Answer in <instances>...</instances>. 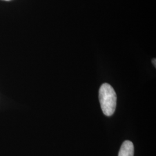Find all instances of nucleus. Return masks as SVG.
Returning <instances> with one entry per match:
<instances>
[{
    "label": "nucleus",
    "instance_id": "f257e3e1",
    "mask_svg": "<svg viewBox=\"0 0 156 156\" xmlns=\"http://www.w3.org/2000/svg\"><path fill=\"white\" fill-rule=\"evenodd\" d=\"M99 100L101 109L107 116H112L116 110L117 96L109 84H102L99 90Z\"/></svg>",
    "mask_w": 156,
    "mask_h": 156
},
{
    "label": "nucleus",
    "instance_id": "f03ea898",
    "mask_svg": "<svg viewBox=\"0 0 156 156\" xmlns=\"http://www.w3.org/2000/svg\"><path fill=\"white\" fill-rule=\"evenodd\" d=\"M134 147L132 142L126 140L123 143L118 156H134Z\"/></svg>",
    "mask_w": 156,
    "mask_h": 156
},
{
    "label": "nucleus",
    "instance_id": "7ed1b4c3",
    "mask_svg": "<svg viewBox=\"0 0 156 156\" xmlns=\"http://www.w3.org/2000/svg\"><path fill=\"white\" fill-rule=\"evenodd\" d=\"M156 58H154V59H153V60H152V63H153V64L154 66V67H156Z\"/></svg>",
    "mask_w": 156,
    "mask_h": 156
},
{
    "label": "nucleus",
    "instance_id": "20e7f679",
    "mask_svg": "<svg viewBox=\"0 0 156 156\" xmlns=\"http://www.w3.org/2000/svg\"><path fill=\"white\" fill-rule=\"evenodd\" d=\"M5 1H9V0H5Z\"/></svg>",
    "mask_w": 156,
    "mask_h": 156
}]
</instances>
